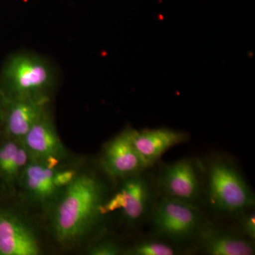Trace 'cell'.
I'll list each match as a JSON object with an SVG mask.
<instances>
[{"instance_id":"6da1fadb","label":"cell","mask_w":255,"mask_h":255,"mask_svg":"<svg viewBox=\"0 0 255 255\" xmlns=\"http://www.w3.org/2000/svg\"><path fill=\"white\" fill-rule=\"evenodd\" d=\"M65 188L53 210L51 227L57 242L70 246L91 232L103 216L100 209L106 201V187L95 174L84 173Z\"/></svg>"},{"instance_id":"7a4b0ae2","label":"cell","mask_w":255,"mask_h":255,"mask_svg":"<svg viewBox=\"0 0 255 255\" xmlns=\"http://www.w3.org/2000/svg\"><path fill=\"white\" fill-rule=\"evenodd\" d=\"M206 191L210 204L222 214L241 215L255 207L251 188L236 165L222 157L208 164Z\"/></svg>"},{"instance_id":"3957f363","label":"cell","mask_w":255,"mask_h":255,"mask_svg":"<svg viewBox=\"0 0 255 255\" xmlns=\"http://www.w3.org/2000/svg\"><path fill=\"white\" fill-rule=\"evenodd\" d=\"M53 81V69L46 60L29 53H16L3 66L0 90L6 97L49 95Z\"/></svg>"},{"instance_id":"277c9868","label":"cell","mask_w":255,"mask_h":255,"mask_svg":"<svg viewBox=\"0 0 255 255\" xmlns=\"http://www.w3.org/2000/svg\"><path fill=\"white\" fill-rule=\"evenodd\" d=\"M150 218L157 236L177 246L195 240L209 223L197 205L162 196L156 201Z\"/></svg>"},{"instance_id":"5b68a950","label":"cell","mask_w":255,"mask_h":255,"mask_svg":"<svg viewBox=\"0 0 255 255\" xmlns=\"http://www.w3.org/2000/svg\"><path fill=\"white\" fill-rule=\"evenodd\" d=\"M199 172L192 159H182L159 170L155 187L161 196L197 205L201 196Z\"/></svg>"},{"instance_id":"8992f818","label":"cell","mask_w":255,"mask_h":255,"mask_svg":"<svg viewBox=\"0 0 255 255\" xmlns=\"http://www.w3.org/2000/svg\"><path fill=\"white\" fill-rule=\"evenodd\" d=\"M49 103V95L5 97L1 133L15 140H22L31 127L48 112Z\"/></svg>"},{"instance_id":"52a82bcc","label":"cell","mask_w":255,"mask_h":255,"mask_svg":"<svg viewBox=\"0 0 255 255\" xmlns=\"http://www.w3.org/2000/svg\"><path fill=\"white\" fill-rule=\"evenodd\" d=\"M145 172L122 179L117 192L122 201V213L130 226H137L150 216L155 206V184Z\"/></svg>"},{"instance_id":"ba28073f","label":"cell","mask_w":255,"mask_h":255,"mask_svg":"<svg viewBox=\"0 0 255 255\" xmlns=\"http://www.w3.org/2000/svg\"><path fill=\"white\" fill-rule=\"evenodd\" d=\"M101 166L109 177L122 179L150 168L132 145L129 129L114 137L106 146Z\"/></svg>"},{"instance_id":"9c48e42d","label":"cell","mask_w":255,"mask_h":255,"mask_svg":"<svg viewBox=\"0 0 255 255\" xmlns=\"http://www.w3.org/2000/svg\"><path fill=\"white\" fill-rule=\"evenodd\" d=\"M33 230L12 210L0 206V255L41 254Z\"/></svg>"},{"instance_id":"30bf717a","label":"cell","mask_w":255,"mask_h":255,"mask_svg":"<svg viewBox=\"0 0 255 255\" xmlns=\"http://www.w3.org/2000/svg\"><path fill=\"white\" fill-rule=\"evenodd\" d=\"M129 135L135 150L150 167L166 151L189 140L186 132L163 128L140 130L129 128Z\"/></svg>"},{"instance_id":"8fae6325","label":"cell","mask_w":255,"mask_h":255,"mask_svg":"<svg viewBox=\"0 0 255 255\" xmlns=\"http://www.w3.org/2000/svg\"><path fill=\"white\" fill-rule=\"evenodd\" d=\"M21 141L29 152L32 161L43 162L52 156L62 159L65 156V147L49 112L31 127Z\"/></svg>"},{"instance_id":"7c38bea8","label":"cell","mask_w":255,"mask_h":255,"mask_svg":"<svg viewBox=\"0 0 255 255\" xmlns=\"http://www.w3.org/2000/svg\"><path fill=\"white\" fill-rule=\"evenodd\" d=\"M195 240L206 255H255L254 241L215 228L211 223L203 228Z\"/></svg>"},{"instance_id":"4fadbf2b","label":"cell","mask_w":255,"mask_h":255,"mask_svg":"<svg viewBox=\"0 0 255 255\" xmlns=\"http://www.w3.org/2000/svg\"><path fill=\"white\" fill-rule=\"evenodd\" d=\"M55 171L41 162L31 161L21 172L18 182L32 199L44 202L54 195L58 189L53 182Z\"/></svg>"},{"instance_id":"5bb4252c","label":"cell","mask_w":255,"mask_h":255,"mask_svg":"<svg viewBox=\"0 0 255 255\" xmlns=\"http://www.w3.org/2000/svg\"><path fill=\"white\" fill-rule=\"evenodd\" d=\"M0 138V180L8 187L14 185L23 171L18 162V148L20 140L1 133Z\"/></svg>"},{"instance_id":"9a60e30c","label":"cell","mask_w":255,"mask_h":255,"mask_svg":"<svg viewBox=\"0 0 255 255\" xmlns=\"http://www.w3.org/2000/svg\"><path fill=\"white\" fill-rule=\"evenodd\" d=\"M131 255H175L180 254L177 245L162 238L138 241L126 252Z\"/></svg>"},{"instance_id":"2e32d148","label":"cell","mask_w":255,"mask_h":255,"mask_svg":"<svg viewBox=\"0 0 255 255\" xmlns=\"http://www.w3.org/2000/svg\"><path fill=\"white\" fill-rule=\"evenodd\" d=\"M92 255H118L122 254V250L118 243L112 241L101 242L92 247L89 251Z\"/></svg>"},{"instance_id":"e0dca14e","label":"cell","mask_w":255,"mask_h":255,"mask_svg":"<svg viewBox=\"0 0 255 255\" xmlns=\"http://www.w3.org/2000/svg\"><path fill=\"white\" fill-rule=\"evenodd\" d=\"M250 211L243 213L240 224L243 233L250 239L255 241V214L254 211Z\"/></svg>"},{"instance_id":"ac0fdd59","label":"cell","mask_w":255,"mask_h":255,"mask_svg":"<svg viewBox=\"0 0 255 255\" xmlns=\"http://www.w3.org/2000/svg\"><path fill=\"white\" fill-rule=\"evenodd\" d=\"M76 171L74 169H65V170L55 171L53 182L57 189L65 187L69 185L78 175Z\"/></svg>"},{"instance_id":"d6986e66","label":"cell","mask_w":255,"mask_h":255,"mask_svg":"<svg viewBox=\"0 0 255 255\" xmlns=\"http://www.w3.org/2000/svg\"><path fill=\"white\" fill-rule=\"evenodd\" d=\"M5 104V96L2 92L0 90V133L1 132V127H2L3 117H4Z\"/></svg>"}]
</instances>
